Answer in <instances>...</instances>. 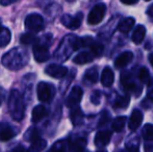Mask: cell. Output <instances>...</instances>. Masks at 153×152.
Here are the masks:
<instances>
[{
    "instance_id": "obj_13",
    "label": "cell",
    "mask_w": 153,
    "mask_h": 152,
    "mask_svg": "<svg viewBox=\"0 0 153 152\" xmlns=\"http://www.w3.org/2000/svg\"><path fill=\"white\" fill-rule=\"evenodd\" d=\"M142 122H143V113L139 110H133L128 123L129 129L132 130V131L137 130L139 128V126L142 124Z\"/></svg>"
},
{
    "instance_id": "obj_10",
    "label": "cell",
    "mask_w": 153,
    "mask_h": 152,
    "mask_svg": "<svg viewBox=\"0 0 153 152\" xmlns=\"http://www.w3.org/2000/svg\"><path fill=\"white\" fill-rule=\"evenodd\" d=\"M82 95H83V92L81 90L80 87H74L72 90H71L70 94L68 95L67 97V100H66V105L68 108H75L77 104L80 102L81 98H82Z\"/></svg>"
},
{
    "instance_id": "obj_36",
    "label": "cell",
    "mask_w": 153,
    "mask_h": 152,
    "mask_svg": "<svg viewBox=\"0 0 153 152\" xmlns=\"http://www.w3.org/2000/svg\"><path fill=\"white\" fill-rule=\"evenodd\" d=\"M100 98H101V94H100V92L99 91H95L94 93L92 94V96H91V101H92V103H94V104H99L100 103Z\"/></svg>"
},
{
    "instance_id": "obj_38",
    "label": "cell",
    "mask_w": 153,
    "mask_h": 152,
    "mask_svg": "<svg viewBox=\"0 0 153 152\" xmlns=\"http://www.w3.org/2000/svg\"><path fill=\"white\" fill-rule=\"evenodd\" d=\"M18 0H0V4L3 6H6V5H10V4H13L15 2H17Z\"/></svg>"
},
{
    "instance_id": "obj_31",
    "label": "cell",
    "mask_w": 153,
    "mask_h": 152,
    "mask_svg": "<svg viewBox=\"0 0 153 152\" xmlns=\"http://www.w3.org/2000/svg\"><path fill=\"white\" fill-rule=\"evenodd\" d=\"M91 48V51H92V54L94 56H101L103 54V51H104V47H103L102 44L100 43H95L93 42L90 46Z\"/></svg>"
},
{
    "instance_id": "obj_30",
    "label": "cell",
    "mask_w": 153,
    "mask_h": 152,
    "mask_svg": "<svg viewBox=\"0 0 153 152\" xmlns=\"http://www.w3.org/2000/svg\"><path fill=\"white\" fill-rule=\"evenodd\" d=\"M38 39L36 38L34 33H23L22 36L20 37V42L24 45H30V44H33V43L36 42Z\"/></svg>"
},
{
    "instance_id": "obj_29",
    "label": "cell",
    "mask_w": 153,
    "mask_h": 152,
    "mask_svg": "<svg viewBox=\"0 0 153 152\" xmlns=\"http://www.w3.org/2000/svg\"><path fill=\"white\" fill-rule=\"evenodd\" d=\"M125 123H126V118H125L124 116H121V117H117L113 121V124H111V128H113L114 131L120 132V131H122V129L124 128Z\"/></svg>"
},
{
    "instance_id": "obj_24",
    "label": "cell",
    "mask_w": 153,
    "mask_h": 152,
    "mask_svg": "<svg viewBox=\"0 0 153 152\" xmlns=\"http://www.w3.org/2000/svg\"><path fill=\"white\" fill-rule=\"evenodd\" d=\"M71 120L72 123L76 125H80L83 122V114L79 108H73V110L71 112Z\"/></svg>"
},
{
    "instance_id": "obj_3",
    "label": "cell",
    "mask_w": 153,
    "mask_h": 152,
    "mask_svg": "<svg viewBox=\"0 0 153 152\" xmlns=\"http://www.w3.org/2000/svg\"><path fill=\"white\" fill-rule=\"evenodd\" d=\"M77 40H78V38H76L75 36L70 35L65 37L62 39L57 50L55 51V57L62 62L68 59L69 56L72 54L73 51L78 49L77 48Z\"/></svg>"
},
{
    "instance_id": "obj_39",
    "label": "cell",
    "mask_w": 153,
    "mask_h": 152,
    "mask_svg": "<svg viewBox=\"0 0 153 152\" xmlns=\"http://www.w3.org/2000/svg\"><path fill=\"white\" fill-rule=\"evenodd\" d=\"M139 0H121L122 3L127 4V5H132V4H135Z\"/></svg>"
},
{
    "instance_id": "obj_6",
    "label": "cell",
    "mask_w": 153,
    "mask_h": 152,
    "mask_svg": "<svg viewBox=\"0 0 153 152\" xmlns=\"http://www.w3.org/2000/svg\"><path fill=\"white\" fill-rule=\"evenodd\" d=\"M106 13V5L104 3H98L91 10L88 17V23L90 25L99 24L103 20Z\"/></svg>"
},
{
    "instance_id": "obj_32",
    "label": "cell",
    "mask_w": 153,
    "mask_h": 152,
    "mask_svg": "<svg viewBox=\"0 0 153 152\" xmlns=\"http://www.w3.org/2000/svg\"><path fill=\"white\" fill-rule=\"evenodd\" d=\"M143 136L146 141H153V125L146 124L143 128Z\"/></svg>"
},
{
    "instance_id": "obj_9",
    "label": "cell",
    "mask_w": 153,
    "mask_h": 152,
    "mask_svg": "<svg viewBox=\"0 0 153 152\" xmlns=\"http://www.w3.org/2000/svg\"><path fill=\"white\" fill-rule=\"evenodd\" d=\"M33 56L38 63H44L48 61L50 57V52H49L48 46L43 43H38L33 46Z\"/></svg>"
},
{
    "instance_id": "obj_8",
    "label": "cell",
    "mask_w": 153,
    "mask_h": 152,
    "mask_svg": "<svg viewBox=\"0 0 153 152\" xmlns=\"http://www.w3.org/2000/svg\"><path fill=\"white\" fill-rule=\"evenodd\" d=\"M83 19L82 13H78L75 16H71V15H64L62 17V23L69 29H77L81 25Z\"/></svg>"
},
{
    "instance_id": "obj_2",
    "label": "cell",
    "mask_w": 153,
    "mask_h": 152,
    "mask_svg": "<svg viewBox=\"0 0 153 152\" xmlns=\"http://www.w3.org/2000/svg\"><path fill=\"white\" fill-rule=\"evenodd\" d=\"M8 110L15 121H21L25 115V103L23 96L17 90H13L8 98Z\"/></svg>"
},
{
    "instance_id": "obj_20",
    "label": "cell",
    "mask_w": 153,
    "mask_h": 152,
    "mask_svg": "<svg viewBox=\"0 0 153 152\" xmlns=\"http://www.w3.org/2000/svg\"><path fill=\"white\" fill-rule=\"evenodd\" d=\"M85 145H87V140L83 138L76 139L75 141H73L70 145V152H83L85 149Z\"/></svg>"
},
{
    "instance_id": "obj_17",
    "label": "cell",
    "mask_w": 153,
    "mask_h": 152,
    "mask_svg": "<svg viewBox=\"0 0 153 152\" xmlns=\"http://www.w3.org/2000/svg\"><path fill=\"white\" fill-rule=\"evenodd\" d=\"M115 80V75H114L113 70L109 67H105L101 74V82L104 87H111Z\"/></svg>"
},
{
    "instance_id": "obj_7",
    "label": "cell",
    "mask_w": 153,
    "mask_h": 152,
    "mask_svg": "<svg viewBox=\"0 0 153 152\" xmlns=\"http://www.w3.org/2000/svg\"><path fill=\"white\" fill-rule=\"evenodd\" d=\"M121 82L124 87V89L128 92H134L135 96H139L141 94L142 87H139L135 82V80L133 79L132 75L129 72H124L121 75Z\"/></svg>"
},
{
    "instance_id": "obj_26",
    "label": "cell",
    "mask_w": 153,
    "mask_h": 152,
    "mask_svg": "<svg viewBox=\"0 0 153 152\" xmlns=\"http://www.w3.org/2000/svg\"><path fill=\"white\" fill-rule=\"evenodd\" d=\"M47 145V142L43 139H38V140L33 141L30 147L28 148L27 152H42L45 149Z\"/></svg>"
},
{
    "instance_id": "obj_15",
    "label": "cell",
    "mask_w": 153,
    "mask_h": 152,
    "mask_svg": "<svg viewBox=\"0 0 153 152\" xmlns=\"http://www.w3.org/2000/svg\"><path fill=\"white\" fill-rule=\"evenodd\" d=\"M133 54L130 51H125V52L121 53L119 56L117 57L115 62V66L118 68V69H121V68H124L125 66H127L131 61H132Z\"/></svg>"
},
{
    "instance_id": "obj_33",
    "label": "cell",
    "mask_w": 153,
    "mask_h": 152,
    "mask_svg": "<svg viewBox=\"0 0 153 152\" xmlns=\"http://www.w3.org/2000/svg\"><path fill=\"white\" fill-rule=\"evenodd\" d=\"M25 139H26L27 141H30V142H33V141L40 139L39 138L38 130H36V128H29L26 133H25Z\"/></svg>"
},
{
    "instance_id": "obj_37",
    "label": "cell",
    "mask_w": 153,
    "mask_h": 152,
    "mask_svg": "<svg viewBox=\"0 0 153 152\" xmlns=\"http://www.w3.org/2000/svg\"><path fill=\"white\" fill-rule=\"evenodd\" d=\"M108 119H109V115L107 114V113H103L102 118H101V121H100V123H99V126H102V125H104L105 123H107V122H108Z\"/></svg>"
},
{
    "instance_id": "obj_42",
    "label": "cell",
    "mask_w": 153,
    "mask_h": 152,
    "mask_svg": "<svg viewBox=\"0 0 153 152\" xmlns=\"http://www.w3.org/2000/svg\"><path fill=\"white\" fill-rule=\"evenodd\" d=\"M2 100H3V90L0 87V105L2 103Z\"/></svg>"
},
{
    "instance_id": "obj_18",
    "label": "cell",
    "mask_w": 153,
    "mask_h": 152,
    "mask_svg": "<svg viewBox=\"0 0 153 152\" xmlns=\"http://www.w3.org/2000/svg\"><path fill=\"white\" fill-rule=\"evenodd\" d=\"M135 24L134 18H131V17H127V18L123 19L121 22L118 25V30L121 31L123 33H127L132 29V27Z\"/></svg>"
},
{
    "instance_id": "obj_21",
    "label": "cell",
    "mask_w": 153,
    "mask_h": 152,
    "mask_svg": "<svg viewBox=\"0 0 153 152\" xmlns=\"http://www.w3.org/2000/svg\"><path fill=\"white\" fill-rule=\"evenodd\" d=\"M146 35V28L144 25H139L137 28L134 29L132 33V41L134 44H141L143 42L144 38H145Z\"/></svg>"
},
{
    "instance_id": "obj_46",
    "label": "cell",
    "mask_w": 153,
    "mask_h": 152,
    "mask_svg": "<svg viewBox=\"0 0 153 152\" xmlns=\"http://www.w3.org/2000/svg\"><path fill=\"white\" fill-rule=\"evenodd\" d=\"M1 27H2V25H1V22H0V28H1Z\"/></svg>"
},
{
    "instance_id": "obj_28",
    "label": "cell",
    "mask_w": 153,
    "mask_h": 152,
    "mask_svg": "<svg viewBox=\"0 0 153 152\" xmlns=\"http://www.w3.org/2000/svg\"><path fill=\"white\" fill-rule=\"evenodd\" d=\"M129 103H130V97H129V96H119V97L116 99L114 105H115V108H118V110H121V108H128Z\"/></svg>"
},
{
    "instance_id": "obj_23",
    "label": "cell",
    "mask_w": 153,
    "mask_h": 152,
    "mask_svg": "<svg viewBox=\"0 0 153 152\" xmlns=\"http://www.w3.org/2000/svg\"><path fill=\"white\" fill-rule=\"evenodd\" d=\"M148 94L146 96L145 100L143 101V106L145 108H149V106L153 103V78L149 79L148 81Z\"/></svg>"
},
{
    "instance_id": "obj_40",
    "label": "cell",
    "mask_w": 153,
    "mask_h": 152,
    "mask_svg": "<svg viewBox=\"0 0 153 152\" xmlns=\"http://www.w3.org/2000/svg\"><path fill=\"white\" fill-rule=\"evenodd\" d=\"M147 14H148V16H149V18L153 21V4H151V5L149 6V8H148V10H147Z\"/></svg>"
},
{
    "instance_id": "obj_12",
    "label": "cell",
    "mask_w": 153,
    "mask_h": 152,
    "mask_svg": "<svg viewBox=\"0 0 153 152\" xmlns=\"http://www.w3.org/2000/svg\"><path fill=\"white\" fill-rule=\"evenodd\" d=\"M111 138V132L109 130H102V131L97 132V134L95 136L94 143L97 147L101 148V147L106 146L109 143Z\"/></svg>"
},
{
    "instance_id": "obj_5",
    "label": "cell",
    "mask_w": 153,
    "mask_h": 152,
    "mask_svg": "<svg viewBox=\"0 0 153 152\" xmlns=\"http://www.w3.org/2000/svg\"><path fill=\"white\" fill-rule=\"evenodd\" d=\"M25 27L31 33H36L44 28V19L39 14H29L24 20Z\"/></svg>"
},
{
    "instance_id": "obj_11",
    "label": "cell",
    "mask_w": 153,
    "mask_h": 152,
    "mask_svg": "<svg viewBox=\"0 0 153 152\" xmlns=\"http://www.w3.org/2000/svg\"><path fill=\"white\" fill-rule=\"evenodd\" d=\"M45 73L47 75L53 77V78H64L68 73V69L64 66L56 65V64H51L47 66L45 69Z\"/></svg>"
},
{
    "instance_id": "obj_4",
    "label": "cell",
    "mask_w": 153,
    "mask_h": 152,
    "mask_svg": "<svg viewBox=\"0 0 153 152\" xmlns=\"http://www.w3.org/2000/svg\"><path fill=\"white\" fill-rule=\"evenodd\" d=\"M36 95H38L40 101L49 102L54 97L55 87L50 83L46 82V81H41L36 87Z\"/></svg>"
},
{
    "instance_id": "obj_41",
    "label": "cell",
    "mask_w": 153,
    "mask_h": 152,
    "mask_svg": "<svg viewBox=\"0 0 153 152\" xmlns=\"http://www.w3.org/2000/svg\"><path fill=\"white\" fill-rule=\"evenodd\" d=\"M12 152H25V149L22 146H17L16 148L13 149Z\"/></svg>"
},
{
    "instance_id": "obj_1",
    "label": "cell",
    "mask_w": 153,
    "mask_h": 152,
    "mask_svg": "<svg viewBox=\"0 0 153 152\" xmlns=\"http://www.w3.org/2000/svg\"><path fill=\"white\" fill-rule=\"evenodd\" d=\"M28 62L27 53L20 50L19 48H14L10 51L6 52L2 56L1 63L6 69L10 70H19L22 69Z\"/></svg>"
},
{
    "instance_id": "obj_14",
    "label": "cell",
    "mask_w": 153,
    "mask_h": 152,
    "mask_svg": "<svg viewBox=\"0 0 153 152\" xmlns=\"http://www.w3.org/2000/svg\"><path fill=\"white\" fill-rule=\"evenodd\" d=\"M16 130L7 124H0V141H8L16 136Z\"/></svg>"
},
{
    "instance_id": "obj_34",
    "label": "cell",
    "mask_w": 153,
    "mask_h": 152,
    "mask_svg": "<svg viewBox=\"0 0 153 152\" xmlns=\"http://www.w3.org/2000/svg\"><path fill=\"white\" fill-rule=\"evenodd\" d=\"M139 79L142 81L143 83H148L149 81V71H148L147 68L142 67L139 71Z\"/></svg>"
},
{
    "instance_id": "obj_19",
    "label": "cell",
    "mask_w": 153,
    "mask_h": 152,
    "mask_svg": "<svg viewBox=\"0 0 153 152\" xmlns=\"http://www.w3.org/2000/svg\"><path fill=\"white\" fill-rule=\"evenodd\" d=\"M94 59V55L91 52H87V51H83L80 52L79 54H77L76 56L73 59V62L77 65H85V64L91 63Z\"/></svg>"
},
{
    "instance_id": "obj_43",
    "label": "cell",
    "mask_w": 153,
    "mask_h": 152,
    "mask_svg": "<svg viewBox=\"0 0 153 152\" xmlns=\"http://www.w3.org/2000/svg\"><path fill=\"white\" fill-rule=\"evenodd\" d=\"M149 62H150V64H151V66L153 67V53H151V54L149 55Z\"/></svg>"
},
{
    "instance_id": "obj_47",
    "label": "cell",
    "mask_w": 153,
    "mask_h": 152,
    "mask_svg": "<svg viewBox=\"0 0 153 152\" xmlns=\"http://www.w3.org/2000/svg\"><path fill=\"white\" fill-rule=\"evenodd\" d=\"M145 1H150V0H145Z\"/></svg>"
},
{
    "instance_id": "obj_45",
    "label": "cell",
    "mask_w": 153,
    "mask_h": 152,
    "mask_svg": "<svg viewBox=\"0 0 153 152\" xmlns=\"http://www.w3.org/2000/svg\"><path fill=\"white\" fill-rule=\"evenodd\" d=\"M98 152H107V151H105V150H101V151H98Z\"/></svg>"
},
{
    "instance_id": "obj_16",
    "label": "cell",
    "mask_w": 153,
    "mask_h": 152,
    "mask_svg": "<svg viewBox=\"0 0 153 152\" xmlns=\"http://www.w3.org/2000/svg\"><path fill=\"white\" fill-rule=\"evenodd\" d=\"M48 114L46 108L44 105H36V108L32 110V114H31V121L33 123H38L41 120H43Z\"/></svg>"
},
{
    "instance_id": "obj_22",
    "label": "cell",
    "mask_w": 153,
    "mask_h": 152,
    "mask_svg": "<svg viewBox=\"0 0 153 152\" xmlns=\"http://www.w3.org/2000/svg\"><path fill=\"white\" fill-rule=\"evenodd\" d=\"M10 39H12V33L7 28L2 26L0 28V47H5L10 44Z\"/></svg>"
},
{
    "instance_id": "obj_25",
    "label": "cell",
    "mask_w": 153,
    "mask_h": 152,
    "mask_svg": "<svg viewBox=\"0 0 153 152\" xmlns=\"http://www.w3.org/2000/svg\"><path fill=\"white\" fill-rule=\"evenodd\" d=\"M69 149V143L66 140H61L55 142L52 145L49 152H68Z\"/></svg>"
},
{
    "instance_id": "obj_35",
    "label": "cell",
    "mask_w": 153,
    "mask_h": 152,
    "mask_svg": "<svg viewBox=\"0 0 153 152\" xmlns=\"http://www.w3.org/2000/svg\"><path fill=\"white\" fill-rule=\"evenodd\" d=\"M126 149L128 152H139V142L137 141H131L130 143H127Z\"/></svg>"
},
{
    "instance_id": "obj_44",
    "label": "cell",
    "mask_w": 153,
    "mask_h": 152,
    "mask_svg": "<svg viewBox=\"0 0 153 152\" xmlns=\"http://www.w3.org/2000/svg\"><path fill=\"white\" fill-rule=\"evenodd\" d=\"M67 1H69V2H73L74 0H67Z\"/></svg>"
},
{
    "instance_id": "obj_27",
    "label": "cell",
    "mask_w": 153,
    "mask_h": 152,
    "mask_svg": "<svg viewBox=\"0 0 153 152\" xmlns=\"http://www.w3.org/2000/svg\"><path fill=\"white\" fill-rule=\"evenodd\" d=\"M85 80L89 81L91 83H96L97 80H98V69L96 67H93L87 70L85 74Z\"/></svg>"
}]
</instances>
